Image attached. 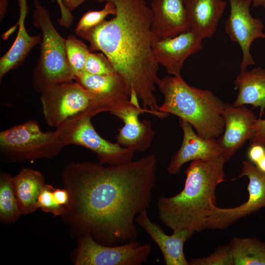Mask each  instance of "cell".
Listing matches in <instances>:
<instances>
[{
	"instance_id": "obj_1",
	"label": "cell",
	"mask_w": 265,
	"mask_h": 265,
	"mask_svg": "<svg viewBox=\"0 0 265 265\" xmlns=\"http://www.w3.org/2000/svg\"><path fill=\"white\" fill-rule=\"evenodd\" d=\"M157 170L155 154L107 166L100 162L69 164L63 172L72 196L68 212H73L81 232L100 244L115 246L136 240L134 222L149 207Z\"/></svg>"
},
{
	"instance_id": "obj_2",
	"label": "cell",
	"mask_w": 265,
	"mask_h": 265,
	"mask_svg": "<svg viewBox=\"0 0 265 265\" xmlns=\"http://www.w3.org/2000/svg\"><path fill=\"white\" fill-rule=\"evenodd\" d=\"M112 2L114 17L78 34L90 43L89 52L99 51L125 80L131 102L160 115L154 94L161 79L152 49L153 13L145 0H92Z\"/></svg>"
},
{
	"instance_id": "obj_3",
	"label": "cell",
	"mask_w": 265,
	"mask_h": 265,
	"mask_svg": "<svg viewBox=\"0 0 265 265\" xmlns=\"http://www.w3.org/2000/svg\"><path fill=\"white\" fill-rule=\"evenodd\" d=\"M225 163L222 155L192 160L185 171L183 189L174 196L159 197L157 209L161 222L172 230L193 233L207 228V220L216 206V186L224 181Z\"/></svg>"
},
{
	"instance_id": "obj_4",
	"label": "cell",
	"mask_w": 265,
	"mask_h": 265,
	"mask_svg": "<svg viewBox=\"0 0 265 265\" xmlns=\"http://www.w3.org/2000/svg\"><path fill=\"white\" fill-rule=\"evenodd\" d=\"M158 85L164 97L159 111L186 121L202 138H218L223 133L225 103L211 91L191 87L181 76H166Z\"/></svg>"
},
{
	"instance_id": "obj_5",
	"label": "cell",
	"mask_w": 265,
	"mask_h": 265,
	"mask_svg": "<svg viewBox=\"0 0 265 265\" xmlns=\"http://www.w3.org/2000/svg\"><path fill=\"white\" fill-rule=\"evenodd\" d=\"M34 25L41 29L40 55L33 76L34 89L41 93L47 87L72 80L66 58L65 40L53 26L49 11L34 0Z\"/></svg>"
},
{
	"instance_id": "obj_6",
	"label": "cell",
	"mask_w": 265,
	"mask_h": 265,
	"mask_svg": "<svg viewBox=\"0 0 265 265\" xmlns=\"http://www.w3.org/2000/svg\"><path fill=\"white\" fill-rule=\"evenodd\" d=\"M64 147L55 131L42 132L35 120H29L0 133V153L9 161L52 158Z\"/></svg>"
},
{
	"instance_id": "obj_7",
	"label": "cell",
	"mask_w": 265,
	"mask_h": 265,
	"mask_svg": "<svg viewBox=\"0 0 265 265\" xmlns=\"http://www.w3.org/2000/svg\"><path fill=\"white\" fill-rule=\"evenodd\" d=\"M88 111L76 114L65 120L55 130L65 146H83L94 152L101 164L117 165L132 160L135 151L103 138L96 131Z\"/></svg>"
},
{
	"instance_id": "obj_8",
	"label": "cell",
	"mask_w": 265,
	"mask_h": 265,
	"mask_svg": "<svg viewBox=\"0 0 265 265\" xmlns=\"http://www.w3.org/2000/svg\"><path fill=\"white\" fill-rule=\"evenodd\" d=\"M43 113L47 124L57 128L68 118L80 112L97 114L96 96L75 80L51 85L41 92Z\"/></svg>"
},
{
	"instance_id": "obj_9",
	"label": "cell",
	"mask_w": 265,
	"mask_h": 265,
	"mask_svg": "<svg viewBox=\"0 0 265 265\" xmlns=\"http://www.w3.org/2000/svg\"><path fill=\"white\" fill-rule=\"evenodd\" d=\"M152 251L148 243L134 240L115 246L96 242L90 234L81 238L75 260L77 265H141Z\"/></svg>"
},
{
	"instance_id": "obj_10",
	"label": "cell",
	"mask_w": 265,
	"mask_h": 265,
	"mask_svg": "<svg viewBox=\"0 0 265 265\" xmlns=\"http://www.w3.org/2000/svg\"><path fill=\"white\" fill-rule=\"evenodd\" d=\"M249 179L247 186L248 199L238 207L220 208L215 206L207 220V228L225 229L239 219L265 207V172L250 161H244L241 174Z\"/></svg>"
},
{
	"instance_id": "obj_11",
	"label": "cell",
	"mask_w": 265,
	"mask_h": 265,
	"mask_svg": "<svg viewBox=\"0 0 265 265\" xmlns=\"http://www.w3.org/2000/svg\"><path fill=\"white\" fill-rule=\"evenodd\" d=\"M230 13L225 21V31L231 40L238 44L242 51L240 71L255 64L250 52L253 41L265 38L264 26L259 18L252 16L250 12V0H229Z\"/></svg>"
},
{
	"instance_id": "obj_12",
	"label": "cell",
	"mask_w": 265,
	"mask_h": 265,
	"mask_svg": "<svg viewBox=\"0 0 265 265\" xmlns=\"http://www.w3.org/2000/svg\"><path fill=\"white\" fill-rule=\"evenodd\" d=\"M110 113L124 122L123 127L118 129L119 132L116 136L118 144L139 152L150 147L155 135L152 123L146 120L141 122L138 116L141 113H149L160 118L159 114L137 107L130 100L114 107Z\"/></svg>"
},
{
	"instance_id": "obj_13",
	"label": "cell",
	"mask_w": 265,
	"mask_h": 265,
	"mask_svg": "<svg viewBox=\"0 0 265 265\" xmlns=\"http://www.w3.org/2000/svg\"><path fill=\"white\" fill-rule=\"evenodd\" d=\"M222 116L225 123L224 131L217 140L226 162L247 140L253 138L257 118L245 105L234 106L229 103H225Z\"/></svg>"
},
{
	"instance_id": "obj_14",
	"label": "cell",
	"mask_w": 265,
	"mask_h": 265,
	"mask_svg": "<svg viewBox=\"0 0 265 265\" xmlns=\"http://www.w3.org/2000/svg\"><path fill=\"white\" fill-rule=\"evenodd\" d=\"M202 39L191 31L153 42L152 49L156 61L167 73L181 77L185 61L203 48Z\"/></svg>"
},
{
	"instance_id": "obj_15",
	"label": "cell",
	"mask_w": 265,
	"mask_h": 265,
	"mask_svg": "<svg viewBox=\"0 0 265 265\" xmlns=\"http://www.w3.org/2000/svg\"><path fill=\"white\" fill-rule=\"evenodd\" d=\"M74 80L97 97L99 113L110 112L116 106L129 100L126 82L116 72L100 75L90 74L83 70Z\"/></svg>"
},
{
	"instance_id": "obj_16",
	"label": "cell",
	"mask_w": 265,
	"mask_h": 265,
	"mask_svg": "<svg viewBox=\"0 0 265 265\" xmlns=\"http://www.w3.org/2000/svg\"><path fill=\"white\" fill-rule=\"evenodd\" d=\"M153 42L190 31L183 0H152Z\"/></svg>"
},
{
	"instance_id": "obj_17",
	"label": "cell",
	"mask_w": 265,
	"mask_h": 265,
	"mask_svg": "<svg viewBox=\"0 0 265 265\" xmlns=\"http://www.w3.org/2000/svg\"><path fill=\"white\" fill-rule=\"evenodd\" d=\"M135 222L142 228L158 245L166 265H189L184 253V245L193 233L186 230H173L171 235H166L160 226L151 221L147 210L142 211L136 216Z\"/></svg>"
},
{
	"instance_id": "obj_18",
	"label": "cell",
	"mask_w": 265,
	"mask_h": 265,
	"mask_svg": "<svg viewBox=\"0 0 265 265\" xmlns=\"http://www.w3.org/2000/svg\"><path fill=\"white\" fill-rule=\"evenodd\" d=\"M183 131V139L179 150L172 156L167 172L172 175L179 172L182 165L195 159H205L222 155V150L215 138L205 139L194 132L192 126L179 118Z\"/></svg>"
},
{
	"instance_id": "obj_19",
	"label": "cell",
	"mask_w": 265,
	"mask_h": 265,
	"mask_svg": "<svg viewBox=\"0 0 265 265\" xmlns=\"http://www.w3.org/2000/svg\"><path fill=\"white\" fill-rule=\"evenodd\" d=\"M226 5L223 0H190L185 5L190 31L202 39L211 38Z\"/></svg>"
},
{
	"instance_id": "obj_20",
	"label": "cell",
	"mask_w": 265,
	"mask_h": 265,
	"mask_svg": "<svg viewBox=\"0 0 265 265\" xmlns=\"http://www.w3.org/2000/svg\"><path fill=\"white\" fill-rule=\"evenodd\" d=\"M18 1L20 9V16L17 23L18 33L10 48L0 59V79L8 72L20 65L29 51L41 43L42 37L40 35L30 36L25 28V21L28 10L26 0H18Z\"/></svg>"
},
{
	"instance_id": "obj_21",
	"label": "cell",
	"mask_w": 265,
	"mask_h": 265,
	"mask_svg": "<svg viewBox=\"0 0 265 265\" xmlns=\"http://www.w3.org/2000/svg\"><path fill=\"white\" fill-rule=\"evenodd\" d=\"M237 97L232 105H250L252 108L260 107V117L265 109V68L258 67L240 71L234 81Z\"/></svg>"
},
{
	"instance_id": "obj_22",
	"label": "cell",
	"mask_w": 265,
	"mask_h": 265,
	"mask_svg": "<svg viewBox=\"0 0 265 265\" xmlns=\"http://www.w3.org/2000/svg\"><path fill=\"white\" fill-rule=\"evenodd\" d=\"M20 211L27 214L36 211L38 199L44 186V179L38 171L24 168L13 178Z\"/></svg>"
},
{
	"instance_id": "obj_23",
	"label": "cell",
	"mask_w": 265,
	"mask_h": 265,
	"mask_svg": "<svg viewBox=\"0 0 265 265\" xmlns=\"http://www.w3.org/2000/svg\"><path fill=\"white\" fill-rule=\"evenodd\" d=\"M229 244L233 265H265V242L234 237Z\"/></svg>"
},
{
	"instance_id": "obj_24",
	"label": "cell",
	"mask_w": 265,
	"mask_h": 265,
	"mask_svg": "<svg viewBox=\"0 0 265 265\" xmlns=\"http://www.w3.org/2000/svg\"><path fill=\"white\" fill-rule=\"evenodd\" d=\"M21 214L13 178L2 173L0 179V217L5 222H13Z\"/></svg>"
},
{
	"instance_id": "obj_25",
	"label": "cell",
	"mask_w": 265,
	"mask_h": 265,
	"mask_svg": "<svg viewBox=\"0 0 265 265\" xmlns=\"http://www.w3.org/2000/svg\"><path fill=\"white\" fill-rule=\"evenodd\" d=\"M66 53L69 69L75 78L83 70L89 48L74 35H69L65 40Z\"/></svg>"
},
{
	"instance_id": "obj_26",
	"label": "cell",
	"mask_w": 265,
	"mask_h": 265,
	"mask_svg": "<svg viewBox=\"0 0 265 265\" xmlns=\"http://www.w3.org/2000/svg\"><path fill=\"white\" fill-rule=\"evenodd\" d=\"M116 9L114 4L107 1L104 8L99 11L89 10L85 13L80 18L75 29L76 34L87 31L99 25L105 20L106 17L110 14L114 16Z\"/></svg>"
},
{
	"instance_id": "obj_27",
	"label": "cell",
	"mask_w": 265,
	"mask_h": 265,
	"mask_svg": "<svg viewBox=\"0 0 265 265\" xmlns=\"http://www.w3.org/2000/svg\"><path fill=\"white\" fill-rule=\"evenodd\" d=\"M189 265H233L229 244L218 247L209 256L200 258H191Z\"/></svg>"
},
{
	"instance_id": "obj_28",
	"label": "cell",
	"mask_w": 265,
	"mask_h": 265,
	"mask_svg": "<svg viewBox=\"0 0 265 265\" xmlns=\"http://www.w3.org/2000/svg\"><path fill=\"white\" fill-rule=\"evenodd\" d=\"M84 70L88 73L100 75L116 73L109 60L103 53L90 52L87 57Z\"/></svg>"
},
{
	"instance_id": "obj_29",
	"label": "cell",
	"mask_w": 265,
	"mask_h": 265,
	"mask_svg": "<svg viewBox=\"0 0 265 265\" xmlns=\"http://www.w3.org/2000/svg\"><path fill=\"white\" fill-rule=\"evenodd\" d=\"M53 187L45 185L38 199V208L43 211L51 212L54 216L61 215L65 213L63 209L56 202L53 194Z\"/></svg>"
},
{
	"instance_id": "obj_30",
	"label": "cell",
	"mask_w": 265,
	"mask_h": 265,
	"mask_svg": "<svg viewBox=\"0 0 265 265\" xmlns=\"http://www.w3.org/2000/svg\"><path fill=\"white\" fill-rule=\"evenodd\" d=\"M254 129V135L250 140V145L261 144L265 146V119H263L261 117L257 118L255 123Z\"/></svg>"
},
{
	"instance_id": "obj_31",
	"label": "cell",
	"mask_w": 265,
	"mask_h": 265,
	"mask_svg": "<svg viewBox=\"0 0 265 265\" xmlns=\"http://www.w3.org/2000/svg\"><path fill=\"white\" fill-rule=\"evenodd\" d=\"M265 156V146L261 144L250 145L247 151V157L250 162L256 164Z\"/></svg>"
},
{
	"instance_id": "obj_32",
	"label": "cell",
	"mask_w": 265,
	"mask_h": 265,
	"mask_svg": "<svg viewBox=\"0 0 265 265\" xmlns=\"http://www.w3.org/2000/svg\"><path fill=\"white\" fill-rule=\"evenodd\" d=\"M60 10L61 16L58 20L60 26L69 27L72 25L74 17L71 13L68 11L63 6L61 0H56Z\"/></svg>"
},
{
	"instance_id": "obj_33",
	"label": "cell",
	"mask_w": 265,
	"mask_h": 265,
	"mask_svg": "<svg viewBox=\"0 0 265 265\" xmlns=\"http://www.w3.org/2000/svg\"><path fill=\"white\" fill-rule=\"evenodd\" d=\"M86 0H61L65 9L71 12Z\"/></svg>"
},
{
	"instance_id": "obj_34",
	"label": "cell",
	"mask_w": 265,
	"mask_h": 265,
	"mask_svg": "<svg viewBox=\"0 0 265 265\" xmlns=\"http://www.w3.org/2000/svg\"><path fill=\"white\" fill-rule=\"evenodd\" d=\"M7 0H0V18L3 17L6 9Z\"/></svg>"
},
{
	"instance_id": "obj_35",
	"label": "cell",
	"mask_w": 265,
	"mask_h": 265,
	"mask_svg": "<svg viewBox=\"0 0 265 265\" xmlns=\"http://www.w3.org/2000/svg\"><path fill=\"white\" fill-rule=\"evenodd\" d=\"M255 165L261 171L265 172V156Z\"/></svg>"
},
{
	"instance_id": "obj_36",
	"label": "cell",
	"mask_w": 265,
	"mask_h": 265,
	"mask_svg": "<svg viewBox=\"0 0 265 265\" xmlns=\"http://www.w3.org/2000/svg\"><path fill=\"white\" fill-rule=\"evenodd\" d=\"M253 2V7H258L265 5V0H250Z\"/></svg>"
},
{
	"instance_id": "obj_37",
	"label": "cell",
	"mask_w": 265,
	"mask_h": 265,
	"mask_svg": "<svg viewBox=\"0 0 265 265\" xmlns=\"http://www.w3.org/2000/svg\"><path fill=\"white\" fill-rule=\"evenodd\" d=\"M190 0H183V2L185 5H186L188 2H189Z\"/></svg>"
},
{
	"instance_id": "obj_38",
	"label": "cell",
	"mask_w": 265,
	"mask_h": 265,
	"mask_svg": "<svg viewBox=\"0 0 265 265\" xmlns=\"http://www.w3.org/2000/svg\"><path fill=\"white\" fill-rule=\"evenodd\" d=\"M264 8H265V5H264Z\"/></svg>"
}]
</instances>
